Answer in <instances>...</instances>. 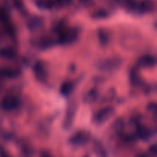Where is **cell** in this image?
Returning a JSON list of instances; mask_svg holds the SVG:
<instances>
[{"mask_svg": "<svg viewBox=\"0 0 157 157\" xmlns=\"http://www.w3.org/2000/svg\"><path fill=\"white\" fill-rule=\"evenodd\" d=\"M123 60L121 57L112 56L100 60L97 62L96 67L103 71H115L121 67Z\"/></svg>", "mask_w": 157, "mask_h": 157, "instance_id": "6da1fadb", "label": "cell"}, {"mask_svg": "<svg viewBox=\"0 0 157 157\" xmlns=\"http://www.w3.org/2000/svg\"><path fill=\"white\" fill-rule=\"evenodd\" d=\"M114 112V109L112 107H107L101 109L94 117V124H96V125H101V124H105L113 116Z\"/></svg>", "mask_w": 157, "mask_h": 157, "instance_id": "7a4b0ae2", "label": "cell"}, {"mask_svg": "<svg viewBox=\"0 0 157 157\" xmlns=\"http://www.w3.org/2000/svg\"><path fill=\"white\" fill-rule=\"evenodd\" d=\"M78 32L75 29H62L59 35L58 41L61 44H69L75 41L78 38Z\"/></svg>", "mask_w": 157, "mask_h": 157, "instance_id": "3957f363", "label": "cell"}, {"mask_svg": "<svg viewBox=\"0 0 157 157\" xmlns=\"http://www.w3.org/2000/svg\"><path fill=\"white\" fill-rule=\"evenodd\" d=\"M89 139H90V133L88 132L81 130V131L76 132L75 134L72 135L70 137L69 141L72 146L79 147L85 145L88 142Z\"/></svg>", "mask_w": 157, "mask_h": 157, "instance_id": "277c9868", "label": "cell"}, {"mask_svg": "<svg viewBox=\"0 0 157 157\" xmlns=\"http://www.w3.org/2000/svg\"><path fill=\"white\" fill-rule=\"evenodd\" d=\"M77 111V106L75 104H71L70 107L67 108V111H66L65 116H64V121H63L62 127L64 130H68L72 127L75 121V114H76Z\"/></svg>", "mask_w": 157, "mask_h": 157, "instance_id": "5b68a950", "label": "cell"}, {"mask_svg": "<svg viewBox=\"0 0 157 157\" xmlns=\"http://www.w3.org/2000/svg\"><path fill=\"white\" fill-rule=\"evenodd\" d=\"M19 105V100L14 96H6L2 101V107L6 110H13Z\"/></svg>", "mask_w": 157, "mask_h": 157, "instance_id": "8992f818", "label": "cell"}, {"mask_svg": "<svg viewBox=\"0 0 157 157\" xmlns=\"http://www.w3.org/2000/svg\"><path fill=\"white\" fill-rule=\"evenodd\" d=\"M156 58L152 55H144L140 58L137 61V67H143V68H151L156 65Z\"/></svg>", "mask_w": 157, "mask_h": 157, "instance_id": "52a82bcc", "label": "cell"}, {"mask_svg": "<svg viewBox=\"0 0 157 157\" xmlns=\"http://www.w3.org/2000/svg\"><path fill=\"white\" fill-rule=\"evenodd\" d=\"M34 74L38 81H42L47 78V69L42 61H38L34 66Z\"/></svg>", "mask_w": 157, "mask_h": 157, "instance_id": "ba28073f", "label": "cell"}, {"mask_svg": "<svg viewBox=\"0 0 157 157\" xmlns=\"http://www.w3.org/2000/svg\"><path fill=\"white\" fill-rule=\"evenodd\" d=\"M21 75V71L18 68L12 67H1L0 68V78H15Z\"/></svg>", "mask_w": 157, "mask_h": 157, "instance_id": "9c48e42d", "label": "cell"}, {"mask_svg": "<svg viewBox=\"0 0 157 157\" xmlns=\"http://www.w3.org/2000/svg\"><path fill=\"white\" fill-rule=\"evenodd\" d=\"M136 133L138 137L144 141H147L152 137L153 133L150 129L144 125H139L136 128Z\"/></svg>", "mask_w": 157, "mask_h": 157, "instance_id": "30bf717a", "label": "cell"}, {"mask_svg": "<svg viewBox=\"0 0 157 157\" xmlns=\"http://www.w3.org/2000/svg\"><path fill=\"white\" fill-rule=\"evenodd\" d=\"M43 24H44V21H43L42 18L38 16H35L29 19V21H28L27 26L29 30L35 32V31L39 30L43 26Z\"/></svg>", "mask_w": 157, "mask_h": 157, "instance_id": "8fae6325", "label": "cell"}, {"mask_svg": "<svg viewBox=\"0 0 157 157\" xmlns=\"http://www.w3.org/2000/svg\"><path fill=\"white\" fill-rule=\"evenodd\" d=\"M17 55L16 51L12 48H3L0 49V58L6 60H12Z\"/></svg>", "mask_w": 157, "mask_h": 157, "instance_id": "7c38bea8", "label": "cell"}, {"mask_svg": "<svg viewBox=\"0 0 157 157\" xmlns=\"http://www.w3.org/2000/svg\"><path fill=\"white\" fill-rule=\"evenodd\" d=\"M75 86L71 81H65L60 87V93L64 97H68L73 92Z\"/></svg>", "mask_w": 157, "mask_h": 157, "instance_id": "4fadbf2b", "label": "cell"}, {"mask_svg": "<svg viewBox=\"0 0 157 157\" xmlns=\"http://www.w3.org/2000/svg\"><path fill=\"white\" fill-rule=\"evenodd\" d=\"M130 81L132 85L138 86L141 82V77L138 67H133L130 73Z\"/></svg>", "mask_w": 157, "mask_h": 157, "instance_id": "5bb4252c", "label": "cell"}, {"mask_svg": "<svg viewBox=\"0 0 157 157\" xmlns=\"http://www.w3.org/2000/svg\"><path fill=\"white\" fill-rule=\"evenodd\" d=\"M98 38L100 40V42L103 45H106L109 43L110 40V35L108 31L105 29H100L98 32Z\"/></svg>", "mask_w": 157, "mask_h": 157, "instance_id": "9a60e30c", "label": "cell"}, {"mask_svg": "<svg viewBox=\"0 0 157 157\" xmlns=\"http://www.w3.org/2000/svg\"><path fill=\"white\" fill-rule=\"evenodd\" d=\"M35 5L41 10H50L53 8L55 2L54 0H37Z\"/></svg>", "mask_w": 157, "mask_h": 157, "instance_id": "2e32d148", "label": "cell"}, {"mask_svg": "<svg viewBox=\"0 0 157 157\" xmlns=\"http://www.w3.org/2000/svg\"><path fill=\"white\" fill-rule=\"evenodd\" d=\"M98 96V91L97 89L93 88L90 90H89L84 96V100L87 103H92L97 99Z\"/></svg>", "mask_w": 157, "mask_h": 157, "instance_id": "e0dca14e", "label": "cell"}, {"mask_svg": "<svg viewBox=\"0 0 157 157\" xmlns=\"http://www.w3.org/2000/svg\"><path fill=\"white\" fill-rule=\"evenodd\" d=\"M94 150L95 153L101 156H106L107 153H106L105 150L103 147L102 144L99 142V141H95L94 144Z\"/></svg>", "mask_w": 157, "mask_h": 157, "instance_id": "ac0fdd59", "label": "cell"}, {"mask_svg": "<svg viewBox=\"0 0 157 157\" xmlns=\"http://www.w3.org/2000/svg\"><path fill=\"white\" fill-rule=\"evenodd\" d=\"M54 44L53 40L51 39V38H44V39L40 40V42L38 46L41 49H43V50H45V49L49 48L52 47Z\"/></svg>", "mask_w": 157, "mask_h": 157, "instance_id": "d6986e66", "label": "cell"}, {"mask_svg": "<svg viewBox=\"0 0 157 157\" xmlns=\"http://www.w3.org/2000/svg\"><path fill=\"white\" fill-rule=\"evenodd\" d=\"M107 16H108V13L104 9H99L92 14V17L96 19H101V18H107Z\"/></svg>", "mask_w": 157, "mask_h": 157, "instance_id": "ffe728a7", "label": "cell"}, {"mask_svg": "<svg viewBox=\"0 0 157 157\" xmlns=\"http://www.w3.org/2000/svg\"><path fill=\"white\" fill-rule=\"evenodd\" d=\"M56 2L60 6L64 7V6H68L69 5H71L72 0H56Z\"/></svg>", "mask_w": 157, "mask_h": 157, "instance_id": "44dd1931", "label": "cell"}, {"mask_svg": "<svg viewBox=\"0 0 157 157\" xmlns=\"http://www.w3.org/2000/svg\"><path fill=\"white\" fill-rule=\"evenodd\" d=\"M149 152L153 156H156L157 154V145L156 144H153L149 147Z\"/></svg>", "mask_w": 157, "mask_h": 157, "instance_id": "7402d4cb", "label": "cell"}, {"mask_svg": "<svg viewBox=\"0 0 157 157\" xmlns=\"http://www.w3.org/2000/svg\"><path fill=\"white\" fill-rule=\"evenodd\" d=\"M147 108H148V110H150V111H153L155 113H156V105L155 103H151V104H150L148 105V107H147Z\"/></svg>", "mask_w": 157, "mask_h": 157, "instance_id": "603a6c76", "label": "cell"}]
</instances>
